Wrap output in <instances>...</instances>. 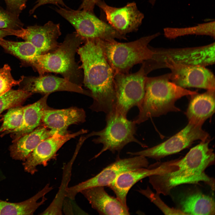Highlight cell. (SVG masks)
<instances>
[{
    "instance_id": "cell-1",
    "label": "cell",
    "mask_w": 215,
    "mask_h": 215,
    "mask_svg": "<svg viewBox=\"0 0 215 215\" xmlns=\"http://www.w3.org/2000/svg\"><path fill=\"white\" fill-rule=\"evenodd\" d=\"M209 143L208 141H202L181 158L158 162L161 169L160 173L148 177L149 182L156 193L167 196L178 185L201 182L214 190V179L205 172L214 162V154Z\"/></svg>"
},
{
    "instance_id": "cell-2",
    "label": "cell",
    "mask_w": 215,
    "mask_h": 215,
    "mask_svg": "<svg viewBox=\"0 0 215 215\" xmlns=\"http://www.w3.org/2000/svg\"><path fill=\"white\" fill-rule=\"evenodd\" d=\"M77 53L83 71V82L93 99V111L106 114L114 110L116 102L115 73L108 62L99 39H86Z\"/></svg>"
},
{
    "instance_id": "cell-3",
    "label": "cell",
    "mask_w": 215,
    "mask_h": 215,
    "mask_svg": "<svg viewBox=\"0 0 215 215\" xmlns=\"http://www.w3.org/2000/svg\"><path fill=\"white\" fill-rule=\"evenodd\" d=\"M197 93L176 85L170 80V73L159 76L147 77L145 96L138 115L133 121L140 124L152 117L171 111L180 110L175 102L181 97Z\"/></svg>"
},
{
    "instance_id": "cell-4",
    "label": "cell",
    "mask_w": 215,
    "mask_h": 215,
    "mask_svg": "<svg viewBox=\"0 0 215 215\" xmlns=\"http://www.w3.org/2000/svg\"><path fill=\"white\" fill-rule=\"evenodd\" d=\"M85 42L76 32L68 34L55 50L37 56L31 66L39 76L48 73H59L81 86L83 74L75 61V56L80 45Z\"/></svg>"
},
{
    "instance_id": "cell-5",
    "label": "cell",
    "mask_w": 215,
    "mask_h": 215,
    "mask_svg": "<svg viewBox=\"0 0 215 215\" xmlns=\"http://www.w3.org/2000/svg\"><path fill=\"white\" fill-rule=\"evenodd\" d=\"M160 35L158 32L126 43L115 39L108 41L99 39V41L104 54L115 73H127L134 65L152 59L154 51L149 44Z\"/></svg>"
},
{
    "instance_id": "cell-6",
    "label": "cell",
    "mask_w": 215,
    "mask_h": 215,
    "mask_svg": "<svg viewBox=\"0 0 215 215\" xmlns=\"http://www.w3.org/2000/svg\"><path fill=\"white\" fill-rule=\"evenodd\" d=\"M215 42L201 46L181 48L152 47L151 59L145 62L149 73L154 70L167 68L173 64L204 67L215 63Z\"/></svg>"
},
{
    "instance_id": "cell-7",
    "label": "cell",
    "mask_w": 215,
    "mask_h": 215,
    "mask_svg": "<svg viewBox=\"0 0 215 215\" xmlns=\"http://www.w3.org/2000/svg\"><path fill=\"white\" fill-rule=\"evenodd\" d=\"M106 125L102 130L93 131L86 138L93 136L98 137L93 141L95 144H102L103 146L94 158L99 156L104 152L109 150L112 153L120 152L127 144L131 142L137 143L142 147L146 146L135 137L137 130L136 124L129 120L127 117L113 111L106 114Z\"/></svg>"
},
{
    "instance_id": "cell-8",
    "label": "cell",
    "mask_w": 215,
    "mask_h": 215,
    "mask_svg": "<svg viewBox=\"0 0 215 215\" xmlns=\"http://www.w3.org/2000/svg\"><path fill=\"white\" fill-rule=\"evenodd\" d=\"M148 74L143 63L135 73H115L116 102L113 111L127 117L128 112L133 107L139 108L145 96V82Z\"/></svg>"
},
{
    "instance_id": "cell-9",
    "label": "cell",
    "mask_w": 215,
    "mask_h": 215,
    "mask_svg": "<svg viewBox=\"0 0 215 215\" xmlns=\"http://www.w3.org/2000/svg\"><path fill=\"white\" fill-rule=\"evenodd\" d=\"M56 11L68 21L76 32L85 41L87 39H99L110 41L115 39H126L109 24L101 20L94 13L82 10H74L59 6Z\"/></svg>"
},
{
    "instance_id": "cell-10",
    "label": "cell",
    "mask_w": 215,
    "mask_h": 215,
    "mask_svg": "<svg viewBox=\"0 0 215 215\" xmlns=\"http://www.w3.org/2000/svg\"><path fill=\"white\" fill-rule=\"evenodd\" d=\"M202 126L188 122L185 127L164 142L143 150L127 153L159 160L189 147L196 140L208 141L209 134L202 129Z\"/></svg>"
},
{
    "instance_id": "cell-11",
    "label": "cell",
    "mask_w": 215,
    "mask_h": 215,
    "mask_svg": "<svg viewBox=\"0 0 215 215\" xmlns=\"http://www.w3.org/2000/svg\"><path fill=\"white\" fill-rule=\"evenodd\" d=\"M149 162L142 156L124 159L117 158L114 162L104 168L95 176L67 188L66 197L74 200L79 193L89 188L108 186L121 173L136 169L147 168Z\"/></svg>"
},
{
    "instance_id": "cell-12",
    "label": "cell",
    "mask_w": 215,
    "mask_h": 215,
    "mask_svg": "<svg viewBox=\"0 0 215 215\" xmlns=\"http://www.w3.org/2000/svg\"><path fill=\"white\" fill-rule=\"evenodd\" d=\"M104 13L108 24L120 34L136 31L141 25L144 15L138 9L135 2L128 3L119 8L107 5L104 1L96 4Z\"/></svg>"
},
{
    "instance_id": "cell-13",
    "label": "cell",
    "mask_w": 215,
    "mask_h": 215,
    "mask_svg": "<svg viewBox=\"0 0 215 215\" xmlns=\"http://www.w3.org/2000/svg\"><path fill=\"white\" fill-rule=\"evenodd\" d=\"M167 68L171 71L170 80L179 87L215 89L214 76L205 67L173 64Z\"/></svg>"
},
{
    "instance_id": "cell-14",
    "label": "cell",
    "mask_w": 215,
    "mask_h": 215,
    "mask_svg": "<svg viewBox=\"0 0 215 215\" xmlns=\"http://www.w3.org/2000/svg\"><path fill=\"white\" fill-rule=\"evenodd\" d=\"M87 132V130L82 129L74 133H67L64 135L56 134L43 140L23 163L24 170L34 174L37 171V167L39 165L47 166L48 162L55 157L58 150L67 141Z\"/></svg>"
},
{
    "instance_id": "cell-15",
    "label": "cell",
    "mask_w": 215,
    "mask_h": 215,
    "mask_svg": "<svg viewBox=\"0 0 215 215\" xmlns=\"http://www.w3.org/2000/svg\"><path fill=\"white\" fill-rule=\"evenodd\" d=\"M21 88L33 93L46 94L58 91L76 92L91 97L90 92L78 85L63 78L44 75L38 77L24 76L20 84Z\"/></svg>"
},
{
    "instance_id": "cell-16",
    "label": "cell",
    "mask_w": 215,
    "mask_h": 215,
    "mask_svg": "<svg viewBox=\"0 0 215 215\" xmlns=\"http://www.w3.org/2000/svg\"><path fill=\"white\" fill-rule=\"evenodd\" d=\"M61 34L59 24L50 21L43 26L35 25L23 28L20 38L31 43L42 55L58 47L59 43L57 39Z\"/></svg>"
},
{
    "instance_id": "cell-17",
    "label": "cell",
    "mask_w": 215,
    "mask_h": 215,
    "mask_svg": "<svg viewBox=\"0 0 215 215\" xmlns=\"http://www.w3.org/2000/svg\"><path fill=\"white\" fill-rule=\"evenodd\" d=\"M86 115L82 108L71 107L62 109L50 108L45 112L42 119L44 125L49 129L52 135H64L68 133L70 125L84 122Z\"/></svg>"
},
{
    "instance_id": "cell-18",
    "label": "cell",
    "mask_w": 215,
    "mask_h": 215,
    "mask_svg": "<svg viewBox=\"0 0 215 215\" xmlns=\"http://www.w3.org/2000/svg\"><path fill=\"white\" fill-rule=\"evenodd\" d=\"M80 193L100 215L130 214L128 207L124 206L116 197L109 195L104 187H92Z\"/></svg>"
},
{
    "instance_id": "cell-19",
    "label": "cell",
    "mask_w": 215,
    "mask_h": 215,
    "mask_svg": "<svg viewBox=\"0 0 215 215\" xmlns=\"http://www.w3.org/2000/svg\"><path fill=\"white\" fill-rule=\"evenodd\" d=\"M159 168L155 164L122 173L108 186L114 192L116 197L127 207V196L130 190L137 182L147 177L158 173Z\"/></svg>"
},
{
    "instance_id": "cell-20",
    "label": "cell",
    "mask_w": 215,
    "mask_h": 215,
    "mask_svg": "<svg viewBox=\"0 0 215 215\" xmlns=\"http://www.w3.org/2000/svg\"><path fill=\"white\" fill-rule=\"evenodd\" d=\"M192 96L186 112L189 122L202 125L215 112V89Z\"/></svg>"
},
{
    "instance_id": "cell-21",
    "label": "cell",
    "mask_w": 215,
    "mask_h": 215,
    "mask_svg": "<svg viewBox=\"0 0 215 215\" xmlns=\"http://www.w3.org/2000/svg\"><path fill=\"white\" fill-rule=\"evenodd\" d=\"M52 136L44 125L39 126L30 133L14 140L10 147V156L13 159L24 162L41 142Z\"/></svg>"
},
{
    "instance_id": "cell-22",
    "label": "cell",
    "mask_w": 215,
    "mask_h": 215,
    "mask_svg": "<svg viewBox=\"0 0 215 215\" xmlns=\"http://www.w3.org/2000/svg\"><path fill=\"white\" fill-rule=\"evenodd\" d=\"M50 94H46L36 102L24 107L21 125L10 133L14 140L30 133L40 125L45 111L50 108L47 103Z\"/></svg>"
},
{
    "instance_id": "cell-23",
    "label": "cell",
    "mask_w": 215,
    "mask_h": 215,
    "mask_svg": "<svg viewBox=\"0 0 215 215\" xmlns=\"http://www.w3.org/2000/svg\"><path fill=\"white\" fill-rule=\"evenodd\" d=\"M53 189L49 183L30 198L19 203L0 199V215H33L47 199L44 196Z\"/></svg>"
},
{
    "instance_id": "cell-24",
    "label": "cell",
    "mask_w": 215,
    "mask_h": 215,
    "mask_svg": "<svg viewBox=\"0 0 215 215\" xmlns=\"http://www.w3.org/2000/svg\"><path fill=\"white\" fill-rule=\"evenodd\" d=\"M179 209L185 215L215 214V203L211 196L199 191L191 193L181 197Z\"/></svg>"
},
{
    "instance_id": "cell-25",
    "label": "cell",
    "mask_w": 215,
    "mask_h": 215,
    "mask_svg": "<svg viewBox=\"0 0 215 215\" xmlns=\"http://www.w3.org/2000/svg\"><path fill=\"white\" fill-rule=\"evenodd\" d=\"M0 46L7 52L31 66L36 57L42 55L36 47L27 41L15 42L1 38L0 39Z\"/></svg>"
},
{
    "instance_id": "cell-26",
    "label": "cell",
    "mask_w": 215,
    "mask_h": 215,
    "mask_svg": "<svg viewBox=\"0 0 215 215\" xmlns=\"http://www.w3.org/2000/svg\"><path fill=\"white\" fill-rule=\"evenodd\" d=\"M78 151L76 150L70 161L64 165L62 178L59 191L52 202L41 215H62L64 201L66 198V191L70 180L73 164Z\"/></svg>"
},
{
    "instance_id": "cell-27",
    "label": "cell",
    "mask_w": 215,
    "mask_h": 215,
    "mask_svg": "<svg viewBox=\"0 0 215 215\" xmlns=\"http://www.w3.org/2000/svg\"><path fill=\"white\" fill-rule=\"evenodd\" d=\"M163 31L165 36L170 39L190 35L208 36L214 39L215 22L199 24L196 26L188 27H168L164 28Z\"/></svg>"
},
{
    "instance_id": "cell-28",
    "label": "cell",
    "mask_w": 215,
    "mask_h": 215,
    "mask_svg": "<svg viewBox=\"0 0 215 215\" xmlns=\"http://www.w3.org/2000/svg\"><path fill=\"white\" fill-rule=\"evenodd\" d=\"M31 92L19 89H11L0 96V115L4 110L20 105L32 94Z\"/></svg>"
},
{
    "instance_id": "cell-29",
    "label": "cell",
    "mask_w": 215,
    "mask_h": 215,
    "mask_svg": "<svg viewBox=\"0 0 215 215\" xmlns=\"http://www.w3.org/2000/svg\"><path fill=\"white\" fill-rule=\"evenodd\" d=\"M24 108L19 105L8 109L4 116L3 122L0 128V133H10L21 126L23 121Z\"/></svg>"
},
{
    "instance_id": "cell-30",
    "label": "cell",
    "mask_w": 215,
    "mask_h": 215,
    "mask_svg": "<svg viewBox=\"0 0 215 215\" xmlns=\"http://www.w3.org/2000/svg\"><path fill=\"white\" fill-rule=\"evenodd\" d=\"M138 192L148 199L165 215H185L179 209L171 208L161 199L159 194L154 193L149 186L145 189H140Z\"/></svg>"
},
{
    "instance_id": "cell-31",
    "label": "cell",
    "mask_w": 215,
    "mask_h": 215,
    "mask_svg": "<svg viewBox=\"0 0 215 215\" xmlns=\"http://www.w3.org/2000/svg\"><path fill=\"white\" fill-rule=\"evenodd\" d=\"M11 69L8 64H5L0 68V96L11 89V88L19 85L24 76H21L18 80L14 79L12 76Z\"/></svg>"
},
{
    "instance_id": "cell-32",
    "label": "cell",
    "mask_w": 215,
    "mask_h": 215,
    "mask_svg": "<svg viewBox=\"0 0 215 215\" xmlns=\"http://www.w3.org/2000/svg\"><path fill=\"white\" fill-rule=\"evenodd\" d=\"M19 15L0 7V29L19 30L23 28V24L19 18Z\"/></svg>"
},
{
    "instance_id": "cell-33",
    "label": "cell",
    "mask_w": 215,
    "mask_h": 215,
    "mask_svg": "<svg viewBox=\"0 0 215 215\" xmlns=\"http://www.w3.org/2000/svg\"><path fill=\"white\" fill-rule=\"evenodd\" d=\"M7 7V10L18 15L26 7L27 0H4Z\"/></svg>"
},
{
    "instance_id": "cell-34",
    "label": "cell",
    "mask_w": 215,
    "mask_h": 215,
    "mask_svg": "<svg viewBox=\"0 0 215 215\" xmlns=\"http://www.w3.org/2000/svg\"><path fill=\"white\" fill-rule=\"evenodd\" d=\"M48 4L56 5L58 6H59V5H61L63 7H65L66 8H69L65 5L63 0H37L36 2V4L30 10V13H33L36 9L39 6Z\"/></svg>"
},
{
    "instance_id": "cell-35",
    "label": "cell",
    "mask_w": 215,
    "mask_h": 215,
    "mask_svg": "<svg viewBox=\"0 0 215 215\" xmlns=\"http://www.w3.org/2000/svg\"><path fill=\"white\" fill-rule=\"evenodd\" d=\"M100 0H83L78 10L94 13L95 5Z\"/></svg>"
},
{
    "instance_id": "cell-36",
    "label": "cell",
    "mask_w": 215,
    "mask_h": 215,
    "mask_svg": "<svg viewBox=\"0 0 215 215\" xmlns=\"http://www.w3.org/2000/svg\"><path fill=\"white\" fill-rule=\"evenodd\" d=\"M22 32L21 29L15 30L0 29V39L8 36L14 35L19 37Z\"/></svg>"
},
{
    "instance_id": "cell-37",
    "label": "cell",
    "mask_w": 215,
    "mask_h": 215,
    "mask_svg": "<svg viewBox=\"0 0 215 215\" xmlns=\"http://www.w3.org/2000/svg\"><path fill=\"white\" fill-rule=\"evenodd\" d=\"M4 177L2 172L0 170V182L4 179Z\"/></svg>"
},
{
    "instance_id": "cell-38",
    "label": "cell",
    "mask_w": 215,
    "mask_h": 215,
    "mask_svg": "<svg viewBox=\"0 0 215 215\" xmlns=\"http://www.w3.org/2000/svg\"><path fill=\"white\" fill-rule=\"evenodd\" d=\"M149 2L150 3V4L152 5L153 6L155 3L156 0H149Z\"/></svg>"
}]
</instances>
